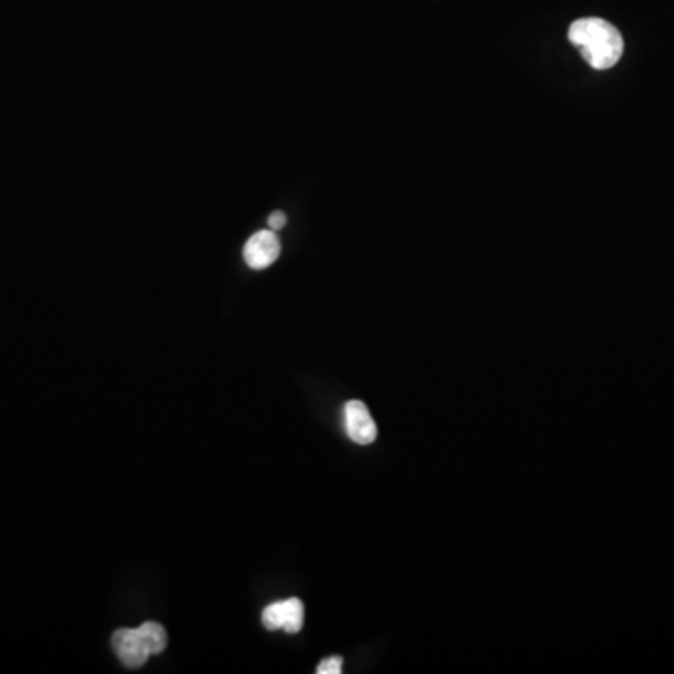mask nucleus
<instances>
[{
  "label": "nucleus",
  "mask_w": 674,
  "mask_h": 674,
  "mask_svg": "<svg viewBox=\"0 0 674 674\" xmlns=\"http://www.w3.org/2000/svg\"><path fill=\"white\" fill-rule=\"evenodd\" d=\"M568 38L594 70H609L624 54L621 30L602 18L577 19L569 24Z\"/></svg>",
  "instance_id": "f257e3e1"
},
{
  "label": "nucleus",
  "mask_w": 674,
  "mask_h": 674,
  "mask_svg": "<svg viewBox=\"0 0 674 674\" xmlns=\"http://www.w3.org/2000/svg\"><path fill=\"white\" fill-rule=\"evenodd\" d=\"M166 627L158 622H145L136 630H117L112 633V648L126 667H142L148 657L166 651Z\"/></svg>",
  "instance_id": "f03ea898"
},
{
  "label": "nucleus",
  "mask_w": 674,
  "mask_h": 674,
  "mask_svg": "<svg viewBox=\"0 0 674 674\" xmlns=\"http://www.w3.org/2000/svg\"><path fill=\"white\" fill-rule=\"evenodd\" d=\"M262 624L270 632L284 630L287 633H298L304 626V604L298 597H289L284 602L268 605L262 611Z\"/></svg>",
  "instance_id": "7ed1b4c3"
},
{
  "label": "nucleus",
  "mask_w": 674,
  "mask_h": 674,
  "mask_svg": "<svg viewBox=\"0 0 674 674\" xmlns=\"http://www.w3.org/2000/svg\"><path fill=\"white\" fill-rule=\"evenodd\" d=\"M281 254V244L272 229L255 232L244 246V260L254 270H265L274 265Z\"/></svg>",
  "instance_id": "20e7f679"
},
{
  "label": "nucleus",
  "mask_w": 674,
  "mask_h": 674,
  "mask_svg": "<svg viewBox=\"0 0 674 674\" xmlns=\"http://www.w3.org/2000/svg\"><path fill=\"white\" fill-rule=\"evenodd\" d=\"M345 432L356 444L375 443L377 438V424L373 420L369 410L361 402H349L344 408Z\"/></svg>",
  "instance_id": "39448f33"
},
{
  "label": "nucleus",
  "mask_w": 674,
  "mask_h": 674,
  "mask_svg": "<svg viewBox=\"0 0 674 674\" xmlns=\"http://www.w3.org/2000/svg\"><path fill=\"white\" fill-rule=\"evenodd\" d=\"M319 674H339L344 673V660L339 656H330L323 660L317 667Z\"/></svg>",
  "instance_id": "423d86ee"
},
{
  "label": "nucleus",
  "mask_w": 674,
  "mask_h": 674,
  "mask_svg": "<svg viewBox=\"0 0 674 674\" xmlns=\"http://www.w3.org/2000/svg\"><path fill=\"white\" fill-rule=\"evenodd\" d=\"M285 224H287V216H285L284 212L270 214V218H268V227H270L272 231H279V229H284Z\"/></svg>",
  "instance_id": "0eeeda50"
}]
</instances>
